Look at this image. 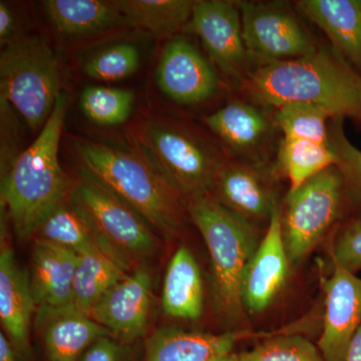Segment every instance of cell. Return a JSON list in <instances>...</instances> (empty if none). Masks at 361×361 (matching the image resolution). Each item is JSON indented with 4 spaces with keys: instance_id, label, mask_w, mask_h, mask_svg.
<instances>
[{
    "instance_id": "7a4b0ae2",
    "label": "cell",
    "mask_w": 361,
    "mask_h": 361,
    "mask_svg": "<svg viewBox=\"0 0 361 361\" xmlns=\"http://www.w3.org/2000/svg\"><path fill=\"white\" fill-rule=\"evenodd\" d=\"M68 108L63 92L37 139L1 175V208L20 239L35 236L47 216L70 197L73 185L59 161Z\"/></svg>"
},
{
    "instance_id": "d590c367",
    "label": "cell",
    "mask_w": 361,
    "mask_h": 361,
    "mask_svg": "<svg viewBox=\"0 0 361 361\" xmlns=\"http://www.w3.org/2000/svg\"><path fill=\"white\" fill-rule=\"evenodd\" d=\"M16 346L6 334H0V361H18Z\"/></svg>"
},
{
    "instance_id": "74e56055",
    "label": "cell",
    "mask_w": 361,
    "mask_h": 361,
    "mask_svg": "<svg viewBox=\"0 0 361 361\" xmlns=\"http://www.w3.org/2000/svg\"><path fill=\"white\" fill-rule=\"evenodd\" d=\"M213 361H236V360H235V355H230Z\"/></svg>"
},
{
    "instance_id": "f546056e",
    "label": "cell",
    "mask_w": 361,
    "mask_h": 361,
    "mask_svg": "<svg viewBox=\"0 0 361 361\" xmlns=\"http://www.w3.org/2000/svg\"><path fill=\"white\" fill-rule=\"evenodd\" d=\"M140 51L135 44L120 42L106 47L87 59L85 75L99 82H116L134 75L139 70Z\"/></svg>"
},
{
    "instance_id": "2e32d148",
    "label": "cell",
    "mask_w": 361,
    "mask_h": 361,
    "mask_svg": "<svg viewBox=\"0 0 361 361\" xmlns=\"http://www.w3.org/2000/svg\"><path fill=\"white\" fill-rule=\"evenodd\" d=\"M211 195L228 210L252 224L269 220L277 206L262 174L246 161L225 159L214 178Z\"/></svg>"
},
{
    "instance_id": "6da1fadb",
    "label": "cell",
    "mask_w": 361,
    "mask_h": 361,
    "mask_svg": "<svg viewBox=\"0 0 361 361\" xmlns=\"http://www.w3.org/2000/svg\"><path fill=\"white\" fill-rule=\"evenodd\" d=\"M243 84L251 99L263 106L310 104L334 118H361V75L334 47L255 66Z\"/></svg>"
},
{
    "instance_id": "7402d4cb",
    "label": "cell",
    "mask_w": 361,
    "mask_h": 361,
    "mask_svg": "<svg viewBox=\"0 0 361 361\" xmlns=\"http://www.w3.org/2000/svg\"><path fill=\"white\" fill-rule=\"evenodd\" d=\"M37 320L44 324V341L49 361H78L97 339L113 336L73 306L40 314Z\"/></svg>"
},
{
    "instance_id": "52a82bcc",
    "label": "cell",
    "mask_w": 361,
    "mask_h": 361,
    "mask_svg": "<svg viewBox=\"0 0 361 361\" xmlns=\"http://www.w3.org/2000/svg\"><path fill=\"white\" fill-rule=\"evenodd\" d=\"M344 196L343 178L336 166L289 191L282 229L290 264L302 262L319 243L338 218Z\"/></svg>"
},
{
    "instance_id": "44dd1931",
    "label": "cell",
    "mask_w": 361,
    "mask_h": 361,
    "mask_svg": "<svg viewBox=\"0 0 361 361\" xmlns=\"http://www.w3.org/2000/svg\"><path fill=\"white\" fill-rule=\"evenodd\" d=\"M37 238L45 240L78 254L99 250L132 272V267L102 237L85 211L70 197L52 211L37 230Z\"/></svg>"
},
{
    "instance_id": "3957f363",
    "label": "cell",
    "mask_w": 361,
    "mask_h": 361,
    "mask_svg": "<svg viewBox=\"0 0 361 361\" xmlns=\"http://www.w3.org/2000/svg\"><path fill=\"white\" fill-rule=\"evenodd\" d=\"M82 167L142 216L154 231L173 238L184 226V199L134 151L75 139Z\"/></svg>"
},
{
    "instance_id": "484cf974",
    "label": "cell",
    "mask_w": 361,
    "mask_h": 361,
    "mask_svg": "<svg viewBox=\"0 0 361 361\" xmlns=\"http://www.w3.org/2000/svg\"><path fill=\"white\" fill-rule=\"evenodd\" d=\"M129 273L104 252L92 250L78 254L73 280V307L89 316L111 287Z\"/></svg>"
},
{
    "instance_id": "4dcf8cb0",
    "label": "cell",
    "mask_w": 361,
    "mask_h": 361,
    "mask_svg": "<svg viewBox=\"0 0 361 361\" xmlns=\"http://www.w3.org/2000/svg\"><path fill=\"white\" fill-rule=\"evenodd\" d=\"M236 361H325L319 349L300 336L273 337L247 353L235 355Z\"/></svg>"
},
{
    "instance_id": "d6986e66",
    "label": "cell",
    "mask_w": 361,
    "mask_h": 361,
    "mask_svg": "<svg viewBox=\"0 0 361 361\" xmlns=\"http://www.w3.org/2000/svg\"><path fill=\"white\" fill-rule=\"evenodd\" d=\"M246 332L223 334L188 331L166 327L154 332L147 342L145 361H213L231 355Z\"/></svg>"
},
{
    "instance_id": "e0dca14e",
    "label": "cell",
    "mask_w": 361,
    "mask_h": 361,
    "mask_svg": "<svg viewBox=\"0 0 361 361\" xmlns=\"http://www.w3.org/2000/svg\"><path fill=\"white\" fill-rule=\"evenodd\" d=\"M42 7L54 32L71 42L103 37L118 28L130 27L115 0H45Z\"/></svg>"
},
{
    "instance_id": "603a6c76",
    "label": "cell",
    "mask_w": 361,
    "mask_h": 361,
    "mask_svg": "<svg viewBox=\"0 0 361 361\" xmlns=\"http://www.w3.org/2000/svg\"><path fill=\"white\" fill-rule=\"evenodd\" d=\"M204 123L228 148L238 155H250L264 144L270 123L260 109L242 101L230 102Z\"/></svg>"
},
{
    "instance_id": "7c38bea8",
    "label": "cell",
    "mask_w": 361,
    "mask_h": 361,
    "mask_svg": "<svg viewBox=\"0 0 361 361\" xmlns=\"http://www.w3.org/2000/svg\"><path fill=\"white\" fill-rule=\"evenodd\" d=\"M323 280L324 324L318 349L325 361H345L351 341L361 326V278L336 262Z\"/></svg>"
},
{
    "instance_id": "d6a6232c",
    "label": "cell",
    "mask_w": 361,
    "mask_h": 361,
    "mask_svg": "<svg viewBox=\"0 0 361 361\" xmlns=\"http://www.w3.org/2000/svg\"><path fill=\"white\" fill-rule=\"evenodd\" d=\"M332 262L349 272L361 270V219L348 223L337 237L331 252Z\"/></svg>"
},
{
    "instance_id": "9c48e42d",
    "label": "cell",
    "mask_w": 361,
    "mask_h": 361,
    "mask_svg": "<svg viewBox=\"0 0 361 361\" xmlns=\"http://www.w3.org/2000/svg\"><path fill=\"white\" fill-rule=\"evenodd\" d=\"M237 4L241 13L244 42L253 68L300 58L317 49L286 6L264 2Z\"/></svg>"
},
{
    "instance_id": "d4e9b609",
    "label": "cell",
    "mask_w": 361,
    "mask_h": 361,
    "mask_svg": "<svg viewBox=\"0 0 361 361\" xmlns=\"http://www.w3.org/2000/svg\"><path fill=\"white\" fill-rule=\"evenodd\" d=\"M130 27L140 28L158 39L184 30L196 1L192 0H115Z\"/></svg>"
},
{
    "instance_id": "8d00e7d4",
    "label": "cell",
    "mask_w": 361,
    "mask_h": 361,
    "mask_svg": "<svg viewBox=\"0 0 361 361\" xmlns=\"http://www.w3.org/2000/svg\"><path fill=\"white\" fill-rule=\"evenodd\" d=\"M345 361H361V326L351 341Z\"/></svg>"
},
{
    "instance_id": "1f68e13d",
    "label": "cell",
    "mask_w": 361,
    "mask_h": 361,
    "mask_svg": "<svg viewBox=\"0 0 361 361\" xmlns=\"http://www.w3.org/2000/svg\"><path fill=\"white\" fill-rule=\"evenodd\" d=\"M329 130L330 146L336 154V167L344 180L346 196L361 210V151L348 141L342 118H334Z\"/></svg>"
},
{
    "instance_id": "277c9868",
    "label": "cell",
    "mask_w": 361,
    "mask_h": 361,
    "mask_svg": "<svg viewBox=\"0 0 361 361\" xmlns=\"http://www.w3.org/2000/svg\"><path fill=\"white\" fill-rule=\"evenodd\" d=\"M130 137L133 151L185 201L211 194L224 157L187 123L149 116L135 123Z\"/></svg>"
},
{
    "instance_id": "8fae6325",
    "label": "cell",
    "mask_w": 361,
    "mask_h": 361,
    "mask_svg": "<svg viewBox=\"0 0 361 361\" xmlns=\"http://www.w3.org/2000/svg\"><path fill=\"white\" fill-rule=\"evenodd\" d=\"M157 85L166 97L180 104L203 103L219 90L212 63L187 37L168 40L157 66Z\"/></svg>"
},
{
    "instance_id": "8992f818",
    "label": "cell",
    "mask_w": 361,
    "mask_h": 361,
    "mask_svg": "<svg viewBox=\"0 0 361 361\" xmlns=\"http://www.w3.org/2000/svg\"><path fill=\"white\" fill-rule=\"evenodd\" d=\"M61 68L40 35L18 37L0 56L1 99L11 104L32 132L42 130L61 94Z\"/></svg>"
},
{
    "instance_id": "ac0fdd59",
    "label": "cell",
    "mask_w": 361,
    "mask_h": 361,
    "mask_svg": "<svg viewBox=\"0 0 361 361\" xmlns=\"http://www.w3.org/2000/svg\"><path fill=\"white\" fill-rule=\"evenodd\" d=\"M37 311L30 274L18 264L13 250L1 244L0 252V319L16 348L27 349L33 313Z\"/></svg>"
},
{
    "instance_id": "f1b7e54d",
    "label": "cell",
    "mask_w": 361,
    "mask_h": 361,
    "mask_svg": "<svg viewBox=\"0 0 361 361\" xmlns=\"http://www.w3.org/2000/svg\"><path fill=\"white\" fill-rule=\"evenodd\" d=\"M332 118L329 111L310 104H287L276 109L275 123L288 139L329 145L327 121Z\"/></svg>"
},
{
    "instance_id": "5b68a950",
    "label": "cell",
    "mask_w": 361,
    "mask_h": 361,
    "mask_svg": "<svg viewBox=\"0 0 361 361\" xmlns=\"http://www.w3.org/2000/svg\"><path fill=\"white\" fill-rule=\"evenodd\" d=\"M186 207L210 255L216 310L226 322H241L245 317L242 283L259 245L253 224L211 194L189 199Z\"/></svg>"
},
{
    "instance_id": "30bf717a",
    "label": "cell",
    "mask_w": 361,
    "mask_h": 361,
    "mask_svg": "<svg viewBox=\"0 0 361 361\" xmlns=\"http://www.w3.org/2000/svg\"><path fill=\"white\" fill-rule=\"evenodd\" d=\"M184 30L200 39L209 56L223 75L244 82L252 68L237 2L196 1L191 20Z\"/></svg>"
},
{
    "instance_id": "ba28073f",
    "label": "cell",
    "mask_w": 361,
    "mask_h": 361,
    "mask_svg": "<svg viewBox=\"0 0 361 361\" xmlns=\"http://www.w3.org/2000/svg\"><path fill=\"white\" fill-rule=\"evenodd\" d=\"M70 198L96 226L102 237L132 267L155 253L158 240L146 220L80 167Z\"/></svg>"
},
{
    "instance_id": "9a60e30c",
    "label": "cell",
    "mask_w": 361,
    "mask_h": 361,
    "mask_svg": "<svg viewBox=\"0 0 361 361\" xmlns=\"http://www.w3.org/2000/svg\"><path fill=\"white\" fill-rule=\"evenodd\" d=\"M78 262L75 252L35 239L30 280L39 315L73 306Z\"/></svg>"
},
{
    "instance_id": "ffe728a7",
    "label": "cell",
    "mask_w": 361,
    "mask_h": 361,
    "mask_svg": "<svg viewBox=\"0 0 361 361\" xmlns=\"http://www.w3.org/2000/svg\"><path fill=\"white\" fill-rule=\"evenodd\" d=\"M297 7L339 54L361 70V0H302Z\"/></svg>"
},
{
    "instance_id": "e575fe53",
    "label": "cell",
    "mask_w": 361,
    "mask_h": 361,
    "mask_svg": "<svg viewBox=\"0 0 361 361\" xmlns=\"http://www.w3.org/2000/svg\"><path fill=\"white\" fill-rule=\"evenodd\" d=\"M18 18L13 7L4 1H0V42L8 45L21 35L18 32Z\"/></svg>"
},
{
    "instance_id": "cb8c5ba5",
    "label": "cell",
    "mask_w": 361,
    "mask_h": 361,
    "mask_svg": "<svg viewBox=\"0 0 361 361\" xmlns=\"http://www.w3.org/2000/svg\"><path fill=\"white\" fill-rule=\"evenodd\" d=\"M203 281L198 263L186 246H180L169 262L164 279L161 305L166 314L196 320L203 312Z\"/></svg>"
},
{
    "instance_id": "4fadbf2b",
    "label": "cell",
    "mask_w": 361,
    "mask_h": 361,
    "mask_svg": "<svg viewBox=\"0 0 361 361\" xmlns=\"http://www.w3.org/2000/svg\"><path fill=\"white\" fill-rule=\"evenodd\" d=\"M151 306L152 275L140 265L111 287L89 316L114 338L130 342L146 332Z\"/></svg>"
},
{
    "instance_id": "5bb4252c",
    "label": "cell",
    "mask_w": 361,
    "mask_h": 361,
    "mask_svg": "<svg viewBox=\"0 0 361 361\" xmlns=\"http://www.w3.org/2000/svg\"><path fill=\"white\" fill-rule=\"evenodd\" d=\"M289 261L282 229V211L273 209L267 232L252 257L242 283L244 310L264 311L282 290L288 276Z\"/></svg>"
},
{
    "instance_id": "4316f807",
    "label": "cell",
    "mask_w": 361,
    "mask_h": 361,
    "mask_svg": "<svg viewBox=\"0 0 361 361\" xmlns=\"http://www.w3.org/2000/svg\"><path fill=\"white\" fill-rule=\"evenodd\" d=\"M279 165L290 183V191L336 165V154L329 145L283 137L278 153Z\"/></svg>"
},
{
    "instance_id": "83f0119b",
    "label": "cell",
    "mask_w": 361,
    "mask_h": 361,
    "mask_svg": "<svg viewBox=\"0 0 361 361\" xmlns=\"http://www.w3.org/2000/svg\"><path fill=\"white\" fill-rule=\"evenodd\" d=\"M135 104L132 90L89 85L80 94V108L90 121L103 127H116L130 118Z\"/></svg>"
},
{
    "instance_id": "836d02e7",
    "label": "cell",
    "mask_w": 361,
    "mask_h": 361,
    "mask_svg": "<svg viewBox=\"0 0 361 361\" xmlns=\"http://www.w3.org/2000/svg\"><path fill=\"white\" fill-rule=\"evenodd\" d=\"M122 346L113 336H104L94 341L78 361H121Z\"/></svg>"
}]
</instances>
